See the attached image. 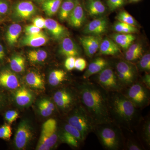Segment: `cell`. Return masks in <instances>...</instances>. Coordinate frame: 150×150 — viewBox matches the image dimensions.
<instances>
[{
	"mask_svg": "<svg viewBox=\"0 0 150 150\" xmlns=\"http://www.w3.org/2000/svg\"><path fill=\"white\" fill-rule=\"evenodd\" d=\"M3 104V98L1 95L0 94V108L2 107Z\"/></svg>",
	"mask_w": 150,
	"mask_h": 150,
	"instance_id": "cell-50",
	"label": "cell"
},
{
	"mask_svg": "<svg viewBox=\"0 0 150 150\" xmlns=\"http://www.w3.org/2000/svg\"><path fill=\"white\" fill-rule=\"evenodd\" d=\"M149 90L150 89V75L146 73L142 79V83Z\"/></svg>",
	"mask_w": 150,
	"mask_h": 150,
	"instance_id": "cell-48",
	"label": "cell"
},
{
	"mask_svg": "<svg viewBox=\"0 0 150 150\" xmlns=\"http://www.w3.org/2000/svg\"><path fill=\"white\" fill-rule=\"evenodd\" d=\"M10 66L14 72H23L25 69V59L21 55H14L10 61Z\"/></svg>",
	"mask_w": 150,
	"mask_h": 150,
	"instance_id": "cell-31",
	"label": "cell"
},
{
	"mask_svg": "<svg viewBox=\"0 0 150 150\" xmlns=\"http://www.w3.org/2000/svg\"><path fill=\"white\" fill-rule=\"evenodd\" d=\"M64 130L75 137L80 143H82L84 142L85 140L79 131L69 123H67L65 124L64 126Z\"/></svg>",
	"mask_w": 150,
	"mask_h": 150,
	"instance_id": "cell-38",
	"label": "cell"
},
{
	"mask_svg": "<svg viewBox=\"0 0 150 150\" xmlns=\"http://www.w3.org/2000/svg\"><path fill=\"white\" fill-rule=\"evenodd\" d=\"M6 56V51L4 45L0 43V63L4 61Z\"/></svg>",
	"mask_w": 150,
	"mask_h": 150,
	"instance_id": "cell-49",
	"label": "cell"
},
{
	"mask_svg": "<svg viewBox=\"0 0 150 150\" xmlns=\"http://www.w3.org/2000/svg\"><path fill=\"white\" fill-rule=\"evenodd\" d=\"M77 0H63L59 9V16L62 21L67 20L74 8Z\"/></svg>",
	"mask_w": 150,
	"mask_h": 150,
	"instance_id": "cell-26",
	"label": "cell"
},
{
	"mask_svg": "<svg viewBox=\"0 0 150 150\" xmlns=\"http://www.w3.org/2000/svg\"><path fill=\"white\" fill-rule=\"evenodd\" d=\"M48 41V37L43 32L33 35H26L22 39L21 43L23 46L38 47L46 44Z\"/></svg>",
	"mask_w": 150,
	"mask_h": 150,
	"instance_id": "cell-18",
	"label": "cell"
},
{
	"mask_svg": "<svg viewBox=\"0 0 150 150\" xmlns=\"http://www.w3.org/2000/svg\"><path fill=\"white\" fill-rule=\"evenodd\" d=\"M93 132L105 149L118 150L123 149L125 137L123 131L113 122L96 125Z\"/></svg>",
	"mask_w": 150,
	"mask_h": 150,
	"instance_id": "cell-3",
	"label": "cell"
},
{
	"mask_svg": "<svg viewBox=\"0 0 150 150\" xmlns=\"http://www.w3.org/2000/svg\"><path fill=\"white\" fill-rule=\"evenodd\" d=\"M115 18L118 21L122 22L134 26H136L137 25L136 20L126 11H121L119 12Z\"/></svg>",
	"mask_w": 150,
	"mask_h": 150,
	"instance_id": "cell-37",
	"label": "cell"
},
{
	"mask_svg": "<svg viewBox=\"0 0 150 150\" xmlns=\"http://www.w3.org/2000/svg\"><path fill=\"white\" fill-rule=\"evenodd\" d=\"M66 76L67 73L64 70H54L49 74V83L53 86H59L66 80Z\"/></svg>",
	"mask_w": 150,
	"mask_h": 150,
	"instance_id": "cell-32",
	"label": "cell"
},
{
	"mask_svg": "<svg viewBox=\"0 0 150 150\" xmlns=\"http://www.w3.org/2000/svg\"><path fill=\"white\" fill-rule=\"evenodd\" d=\"M25 80L30 86L36 89H45L44 81L40 75L34 72H30L25 76Z\"/></svg>",
	"mask_w": 150,
	"mask_h": 150,
	"instance_id": "cell-27",
	"label": "cell"
},
{
	"mask_svg": "<svg viewBox=\"0 0 150 150\" xmlns=\"http://www.w3.org/2000/svg\"><path fill=\"white\" fill-rule=\"evenodd\" d=\"M18 115V113L16 110H10L6 112L5 118L8 123H11L17 119Z\"/></svg>",
	"mask_w": 150,
	"mask_h": 150,
	"instance_id": "cell-43",
	"label": "cell"
},
{
	"mask_svg": "<svg viewBox=\"0 0 150 150\" xmlns=\"http://www.w3.org/2000/svg\"><path fill=\"white\" fill-rule=\"evenodd\" d=\"M57 130V123L55 119L51 118L45 122L36 149L49 150L53 147L58 141Z\"/></svg>",
	"mask_w": 150,
	"mask_h": 150,
	"instance_id": "cell-6",
	"label": "cell"
},
{
	"mask_svg": "<svg viewBox=\"0 0 150 150\" xmlns=\"http://www.w3.org/2000/svg\"><path fill=\"white\" fill-rule=\"evenodd\" d=\"M115 74L124 89L137 82L136 69L128 62L124 61L118 62L116 65Z\"/></svg>",
	"mask_w": 150,
	"mask_h": 150,
	"instance_id": "cell-8",
	"label": "cell"
},
{
	"mask_svg": "<svg viewBox=\"0 0 150 150\" xmlns=\"http://www.w3.org/2000/svg\"><path fill=\"white\" fill-rule=\"evenodd\" d=\"M85 18L83 8L79 0H77L74 8L67 19L68 22L72 27L79 28L83 24Z\"/></svg>",
	"mask_w": 150,
	"mask_h": 150,
	"instance_id": "cell-14",
	"label": "cell"
},
{
	"mask_svg": "<svg viewBox=\"0 0 150 150\" xmlns=\"http://www.w3.org/2000/svg\"><path fill=\"white\" fill-rule=\"evenodd\" d=\"M38 106L40 115L43 117L50 116L55 109L54 103L47 98H43L40 100L38 102Z\"/></svg>",
	"mask_w": 150,
	"mask_h": 150,
	"instance_id": "cell-29",
	"label": "cell"
},
{
	"mask_svg": "<svg viewBox=\"0 0 150 150\" xmlns=\"http://www.w3.org/2000/svg\"><path fill=\"white\" fill-rule=\"evenodd\" d=\"M96 74V80L95 82L108 92H122L124 89L115 72L108 66Z\"/></svg>",
	"mask_w": 150,
	"mask_h": 150,
	"instance_id": "cell-7",
	"label": "cell"
},
{
	"mask_svg": "<svg viewBox=\"0 0 150 150\" xmlns=\"http://www.w3.org/2000/svg\"><path fill=\"white\" fill-rule=\"evenodd\" d=\"M62 39L59 47V52L61 54L67 57H76L79 56V48L71 38L67 36Z\"/></svg>",
	"mask_w": 150,
	"mask_h": 150,
	"instance_id": "cell-16",
	"label": "cell"
},
{
	"mask_svg": "<svg viewBox=\"0 0 150 150\" xmlns=\"http://www.w3.org/2000/svg\"><path fill=\"white\" fill-rule=\"evenodd\" d=\"M139 140L137 141L133 138H128L127 141H124L123 149L129 150H142L145 148Z\"/></svg>",
	"mask_w": 150,
	"mask_h": 150,
	"instance_id": "cell-36",
	"label": "cell"
},
{
	"mask_svg": "<svg viewBox=\"0 0 150 150\" xmlns=\"http://www.w3.org/2000/svg\"><path fill=\"white\" fill-rule=\"evenodd\" d=\"M14 98L17 104L25 107L31 104L33 99V95L29 90L22 86L17 90L15 93Z\"/></svg>",
	"mask_w": 150,
	"mask_h": 150,
	"instance_id": "cell-22",
	"label": "cell"
},
{
	"mask_svg": "<svg viewBox=\"0 0 150 150\" xmlns=\"http://www.w3.org/2000/svg\"><path fill=\"white\" fill-rule=\"evenodd\" d=\"M137 127L139 128L138 138L144 146H150V121L149 118H142ZM145 148V147H144Z\"/></svg>",
	"mask_w": 150,
	"mask_h": 150,
	"instance_id": "cell-20",
	"label": "cell"
},
{
	"mask_svg": "<svg viewBox=\"0 0 150 150\" xmlns=\"http://www.w3.org/2000/svg\"><path fill=\"white\" fill-rule=\"evenodd\" d=\"M80 104L96 125L112 122L108 107V93L95 82L84 79L78 87Z\"/></svg>",
	"mask_w": 150,
	"mask_h": 150,
	"instance_id": "cell-1",
	"label": "cell"
},
{
	"mask_svg": "<svg viewBox=\"0 0 150 150\" xmlns=\"http://www.w3.org/2000/svg\"><path fill=\"white\" fill-rule=\"evenodd\" d=\"M108 93V107L112 122L122 130L134 132L142 118L140 109L122 92H109Z\"/></svg>",
	"mask_w": 150,
	"mask_h": 150,
	"instance_id": "cell-2",
	"label": "cell"
},
{
	"mask_svg": "<svg viewBox=\"0 0 150 150\" xmlns=\"http://www.w3.org/2000/svg\"><path fill=\"white\" fill-rule=\"evenodd\" d=\"M45 26L50 34L56 40L63 39L69 35V31L66 27L53 19H46Z\"/></svg>",
	"mask_w": 150,
	"mask_h": 150,
	"instance_id": "cell-15",
	"label": "cell"
},
{
	"mask_svg": "<svg viewBox=\"0 0 150 150\" xmlns=\"http://www.w3.org/2000/svg\"><path fill=\"white\" fill-rule=\"evenodd\" d=\"M113 29L118 33L126 34H132L138 31L136 26L119 21L115 23L113 25Z\"/></svg>",
	"mask_w": 150,
	"mask_h": 150,
	"instance_id": "cell-33",
	"label": "cell"
},
{
	"mask_svg": "<svg viewBox=\"0 0 150 150\" xmlns=\"http://www.w3.org/2000/svg\"><path fill=\"white\" fill-rule=\"evenodd\" d=\"M21 31V25L18 23H13L8 28L6 33L5 38L9 46H13L15 45Z\"/></svg>",
	"mask_w": 150,
	"mask_h": 150,
	"instance_id": "cell-24",
	"label": "cell"
},
{
	"mask_svg": "<svg viewBox=\"0 0 150 150\" xmlns=\"http://www.w3.org/2000/svg\"><path fill=\"white\" fill-rule=\"evenodd\" d=\"M19 81L17 76L10 70L3 69L0 71V86L9 89L19 87Z\"/></svg>",
	"mask_w": 150,
	"mask_h": 150,
	"instance_id": "cell-17",
	"label": "cell"
},
{
	"mask_svg": "<svg viewBox=\"0 0 150 150\" xmlns=\"http://www.w3.org/2000/svg\"><path fill=\"white\" fill-rule=\"evenodd\" d=\"M139 66L143 71H149L150 70V54L149 53L145 54L140 60Z\"/></svg>",
	"mask_w": 150,
	"mask_h": 150,
	"instance_id": "cell-40",
	"label": "cell"
},
{
	"mask_svg": "<svg viewBox=\"0 0 150 150\" xmlns=\"http://www.w3.org/2000/svg\"><path fill=\"white\" fill-rule=\"evenodd\" d=\"M108 63L105 59L98 57L94 59L89 65L87 69L83 74V79H88L92 76L98 74L106 67H108Z\"/></svg>",
	"mask_w": 150,
	"mask_h": 150,
	"instance_id": "cell-19",
	"label": "cell"
},
{
	"mask_svg": "<svg viewBox=\"0 0 150 150\" xmlns=\"http://www.w3.org/2000/svg\"><path fill=\"white\" fill-rule=\"evenodd\" d=\"M76 57L70 56L68 57L65 60L64 66L66 69L68 71H71L74 69L75 62Z\"/></svg>",
	"mask_w": 150,
	"mask_h": 150,
	"instance_id": "cell-47",
	"label": "cell"
},
{
	"mask_svg": "<svg viewBox=\"0 0 150 150\" xmlns=\"http://www.w3.org/2000/svg\"><path fill=\"white\" fill-rule=\"evenodd\" d=\"M12 135V129L10 125L6 124L0 127V139L8 140Z\"/></svg>",
	"mask_w": 150,
	"mask_h": 150,
	"instance_id": "cell-39",
	"label": "cell"
},
{
	"mask_svg": "<svg viewBox=\"0 0 150 150\" xmlns=\"http://www.w3.org/2000/svg\"><path fill=\"white\" fill-rule=\"evenodd\" d=\"M63 0H46L42 3V9L48 16H52L59 11Z\"/></svg>",
	"mask_w": 150,
	"mask_h": 150,
	"instance_id": "cell-28",
	"label": "cell"
},
{
	"mask_svg": "<svg viewBox=\"0 0 150 150\" xmlns=\"http://www.w3.org/2000/svg\"><path fill=\"white\" fill-rule=\"evenodd\" d=\"M111 37L118 46L125 50H127L136 39V37L132 34L118 33L112 34Z\"/></svg>",
	"mask_w": 150,
	"mask_h": 150,
	"instance_id": "cell-25",
	"label": "cell"
},
{
	"mask_svg": "<svg viewBox=\"0 0 150 150\" xmlns=\"http://www.w3.org/2000/svg\"><path fill=\"white\" fill-rule=\"evenodd\" d=\"M87 66L86 61L82 58H78L76 59L74 69L79 71H83L85 69Z\"/></svg>",
	"mask_w": 150,
	"mask_h": 150,
	"instance_id": "cell-44",
	"label": "cell"
},
{
	"mask_svg": "<svg viewBox=\"0 0 150 150\" xmlns=\"http://www.w3.org/2000/svg\"><path fill=\"white\" fill-rule=\"evenodd\" d=\"M60 138L62 139V142L73 147H79L80 144L81 143L75 137L64 130L62 131L60 134Z\"/></svg>",
	"mask_w": 150,
	"mask_h": 150,
	"instance_id": "cell-35",
	"label": "cell"
},
{
	"mask_svg": "<svg viewBox=\"0 0 150 150\" xmlns=\"http://www.w3.org/2000/svg\"><path fill=\"white\" fill-rule=\"evenodd\" d=\"M36 8L32 2L23 1L16 4L14 8L12 16L18 21L28 20L34 15Z\"/></svg>",
	"mask_w": 150,
	"mask_h": 150,
	"instance_id": "cell-11",
	"label": "cell"
},
{
	"mask_svg": "<svg viewBox=\"0 0 150 150\" xmlns=\"http://www.w3.org/2000/svg\"><path fill=\"white\" fill-rule=\"evenodd\" d=\"M72 110L67 118V123L77 129L85 141L89 134L93 132L95 124L80 103Z\"/></svg>",
	"mask_w": 150,
	"mask_h": 150,
	"instance_id": "cell-4",
	"label": "cell"
},
{
	"mask_svg": "<svg viewBox=\"0 0 150 150\" xmlns=\"http://www.w3.org/2000/svg\"><path fill=\"white\" fill-rule=\"evenodd\" d=\"M126 88V92H122L137 108L141 110L149 105L150 90L142 83L136 82Z\"/></svg>",
	"mask_w": 150,
	"mask_h": 150,
	"instance_id": "cell-5",
	"label": "cell"
},
{
	"mask_svg": "<svg viewBox=\"0 0 150 150\" xmlns=\"http://www.w3.org/2000/svg\"><path fill=\"white\" fill-rule=\"evenodd\" d=\"M36 1L38 2V3H43V2L46 1V0H35Z\"/></svg>",
	"mask_w": 150,
	"mask_h": 150,
	"instance_id": "cell-51",
	"label": "cell"
},
{
	"mask_svg": "<svg viewBox=\"0 0 150 150\" xmlns=\"http://www.w3.org/2000/svg\"><path fill=\"white\" fill-rule=\"evenodd\" d=\"M108 22L105 17L94 19L86 25L83 29L85 34L88 35H100L108 28Z\"/></svg>",
	"mask_w": 150,
	"mask_h": 150,
	"instance_id": "cell-12",
	"label": "cell"
},
{
	"mask_svg": "<svg viewBox=\"0 0 150 150\" xmlns=\"http://www.w3.org/2000/svg\"><path fill=\"white\" fill-rule=\"evenodd\" d=\"M45 21L46 19L43 18V17L40 16L35 17L32 21L33 24L41 29L46 28Z\"/></svg>",
	"mask_w": 150,
	"mask_h": 150,
	"instance_id": "cell-45",
	"label": "cell"
},
{
	"mask_svg": "<svg viewBox=\"0 0 150 150\" xmlns=\"http://www.w3.org/2000/svg\"><path fill=\"white\" fill-rule=\"evenodd\" d=\"M142 54V47L139 43L131 44L125 53V58L127 61L132 62L140 58Z\"/></svg>",
	"mask_w": 150,
	"mask_h": 150,
	"instance_id": "cell-30",
	"label": "cell"
},
{
	"mask_svg": "<svg viewBox=\"0 0 150 150\" xmlns=\"http://www.w3.org/2000/svg\"><path fill=\"white\" fill-rule=\"evenodd\" d=\"M32 129L27 121H22L19 124L15 136L14 143L18 149H23L32 139Z\"/></svg>",
	"mask_w": 150,
	"mask_h": 150,
	"instance_id": "cell-10",
	"label": "cell"
},
{
	"mask_svg": "<svg viewBox=\"0 0 150 150\" xmlns=\"http://www.w3.org/2000/svg\"><path fill=\"white\" fill-rule=\"evenodd\" d=\"M47 52L42 49L34 50L30 51L28 54V57L30 61L33 63H41L47 58Z\"/></svg>",
	"mask_w": 150,
	"mask_h": 150,
	"instance_id": "cell-34",
	"label": "cell"
},
{
	"mask_svg": "<svg viewBox=\"0 0 150 150\" xmlns=\"http://www.w3.org/2000/svg\"><path fill=\"white\" fill-rule=\"evenodd\" d=\"M41 29L39 28L36 27L33 24L27 25V26H25V32L26 35L36 34V33L41 32Z\"/></svg>",
	"mask_w": 150,
	"mask_h": 150,
	"instance_id": "cell-46",
	"label": "cell"
},
{
	"mask_svg": "<svg viewBox=\"0 0 150 150\" xmlns=\"http://www.w3.org/2000/svg\"><path fill=\"white\" fill-rule=\"evenodd\" d=\"M102 40L100 35H88L80 38L82 46L86 55L92 57L99 50L100 45Z\"/></svg>",
	"mask_w": 150,
	"mask_h": 150,
	"instance_id": "cell-13",
	"label": "cell"
},
{
	"mask_svg": "<svg viewBox=\"0 0 150 150\" xmlns=\"http://www.w3.org/2000/svg\"><path fill=\"white\" fill-rule=\"evenodd\" d=\"M132 1L136 2L138 1H140V0H131Z\"/></svg>",
	"mask_w": 150,
	"mask_h": 150,
	"instance_id": "cell-52",
	"label": "cell"
},
{
	"mask_svg": "<svg viewBox=\"0 0 150 150\" xmlns=\"http://www.w3.org/2000/svg\"><path fill=\"white\" fill-rule=\"evenodd\" d=\"M99 50L100 54L108 56H115L121 53L119 46L114 40L108 38L102 40Z\"/></svg>",
	"mask_w": 150,
	"mask_h": 150,
	"instance_id": "cell-21",
	"label": "cell"
},
{
	"mask_svg": "<svg viewBox=\"0 0 150 150\" xmlns=\"http://www.w3.org/2000/svg\"><path fill=\"white\" fill-rule=\"evenodd\" d=\"M53 99L59 109L64 112L72 110L80 103L78 94L75 95L67 89L57 91L54 93Z\"/></svg>",
	"mask_w": 150,
	"mask_h": 150,
	"instance_id": "cell-9",
	"label": "cell"
},
{
	"mask_svg": "<svg viewBox=\"0 0 150 150\" xmlns=\"http://www.w3.org/2000/svg\"><path fill=\"white\" fill-rule=\"evenodd\" d=\"M87 12L91 16H101L106 11V8L100 0H87Z\"/></svg>",
	"mask_w": 150,
	"mask_h": 150,
	"instance_id": "cell-23",
	"label": "cell"
},
{
	"mask_svg": "<svg viewBox=\"0 0 150 150\" xmlns=\"http://www.w3.org/2000/svg\"><path fill=\"white\" fill-rule=\"evenodd\" d=\"M10 5L7 0H0V20L4 18L9 13Z\"/></svg>",
	"mask_w": 150,
	"mask_h": 150,
	"instance_id": "cell-41",
	"label": "cell"
},
{
	"mask_svg": "<svg viewBox=\"0 0 150 150\" xmlns=\"http://www.w3.org/2000/svg\"><path fill=\"white\" fill-rule=\"evenodd\" d=\"M126 0H108L107 5L110 11H115L123 6Z\"/></svg>",
	"mask_w": 150,
	"mask_h": 150,
	"instance_id": "cell-42",
	"label": "cell"
}]
</instances>
